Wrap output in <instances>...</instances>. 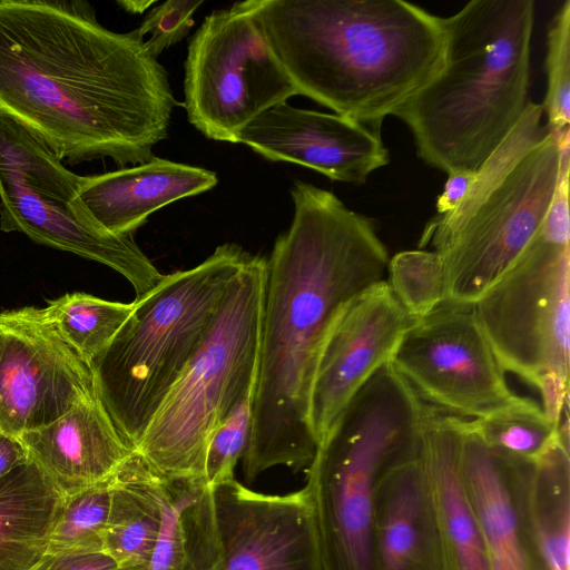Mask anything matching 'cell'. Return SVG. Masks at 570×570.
<instances>
[{"instance_id": "2", "label": "cell", "mask_w": 570, "mask_h": 570, "mask_svg": "<svg viewBox=\"0 0 570 570\" xmlns=\"http://www.w3.org/2000/svg\"><path fill=\"white\" fill-rule=\"evenodd\" d=\"M294 217L266 267L246 483L276 466L305 472L317 444L308 402L317 357L335 318L386 279L390 261L372 219L333 193L297 180Z\"/></svg>"}, {"instance_id": "13", "label": "cell", "mask_w": 570, "mask_h": 570, "mask_svg": "<svg viewBox=\"0 0 570 570\" xmlns=\"http://www.w3.org/2000/svg\"><path fill=\"white\" fill-rule=\"evenodd\" d=\"M89 363L45 308L0 313V432L19 438L95 395Z\"/></svg>"}, {"instance_id": "3", "label": "cell", "mask_w": 570, "mask_h": 570, "mask_svg": "<svg viewBox=\"0 0 570 570\" xmlns=\"http://www.w3.org/2000/svg\"><path fill=\"white\" fill-rule=\"evenodd\" d=\"M298 95L381 129L441 69L442 17L403 0H248Z\"/></svg>"}, {"instance_id": "7", "label": "cell", "mask_w": 570, "mask_h": 570, "mask_svg": "<svg viewBox=\"0 0 570 570\" xmlns=\"http://www.w3.org/2000/svg\"><path fill=\"white\" fill-rule=\"evenodd\" d=\"M267 259L247 254L214 322L135 446L169 481L205 480L209 440L255 386Z\"/></svg>"}, {"instance_id": "6", "label": "cell", "mask_w": 570, "mask_h": 570, "mask_svg": "<svg viewBox=\"0 0 570 570\" xmlns=\"http://www.w3.org/2000/svg\"><path fill=\"white\" fill-rule=\"evenodd\" d=\"M248 252L223 244L197 266L165 275L90 361L96 394L134 451L210 328Z\"/></svg>"}, {"instance_id": "14", "label": "cell", "mask_w": 570, "mask_h": 570, "mask_svg": "<svg viewBox=\"0 0 570 570\" xmlns=\"http://www.w3.org/2000/svg\"><path fill=\"white\" fill-rule=\"evenodd\" d=\"M414 322L386 281L338 314L321 347L309 393L308 423L317 445L360 389L393 358Z\"/></svg>"}, {"instance_id": "16", "label": "cell", "mask_w": 570, "mask_h": 570, "mask_svg": "<svg viewBox=\"0 0 570 570\" xmlns=\"http://www.w3.org/2000/svg\"><path fill=\"white\" fill-rule=\"evenodd\" d=\"M237 144L273 161L298 164L330 179L357 185L390 161L381 129L286 101L250 121L238 134Z\"/></svg>"}, {"instance_id": "10", "label": "cell", "mask_w": 570, "mask_h": 570, "mask_svg": "<svg viewBox=\"0 0 570 570\" xmlns=\"http://www.w3.org/2000/svg\"><path fill=\"white\" fill-rule=\"evenodd\" d=\"M569 236L541 225L474 303L480 327L503 371L535 389L549 375L569 381Z\"/></svg>"}, {"instance_id": "32", "label": "cell", "mask_w": 570, "mask_h": 570, "mask_svg": "<svg viewBox=\"0 0 570 570\" xmlns=\"http://www.w3.org/2000/svg\"><path fill=\"white\" fill-rule=\"evenodd\" d=\"M203 1L168 0L153 8L135 29L144 39L147 51L157 58L165 49L180 41L194 24L193 16Z\"/></svg>"}, {"instance_id": "12", "label": "cell", "mask_w": 570, "mask_h": 570, "mask_svg": "<svg viewBox=\"0 0 570 570\" xmlns=\"http://www.w3.org/2000/svg\"><path fill=\"white\" fill-rule=\"evenodd\" d=\"M392 363L429 405L485 417L518 400L476 317L474 304L444 301L405 332Z\"/></svg>"}, {"instance_id": "33", "label": "cell", "mask_w": 570, "mask_h": 570, "mask_svg": "<svg viewBox=\"0 0 570 570\" xmlns=\"http://www.w3.org/2000/svg\"><path fill=\"white\" fill-rule=\"evenodd\" d=\"M29 570H119L105 552L63 551L45 553Z\"/></svg>"}, {"instance_id": "36", "label": "cell", "mask_w": 570, "mask_h": 570, "mask_svg": "<svg viewBox=\"0 0 570 570\" xmlns=\"http://www.w3.org/2000/svg\"><path fill=\"white\" fill-rule=\"evenodd\" d=\"M117 3L128 12L131 13H141L146 9H148L155 1H144V0H120Z\"/></svg>"}, {"instance_id": "24", "label": "cell", "mask_w": 570, "mask_h": 570, "mask_svg": "<svg viewBox=\"0 0 570 570\" xmlns=\"http://www.w3.org/2000/svg\"><path fill=\"white\" fill-rule=\"evenodd\" d=\"M159 476L132 451L112 478L104 549L119 570H145L160 523Z\"/></svg>"}, {"instance_id": "31", "label": "cell", "mask_w": 570, "mask_h": 570, "mask_svg": "<svg viewBox=\"0 0 570 570\" xmlns=\"http://www.w3.org/2000/svg\"><path fill=\"white\" fill-rule=\"evenodd\" d=\"M254 390L255 386L246 392L209 440L205 479L210 489L236 480L235 468L245 454L250 435Z\"/></svg>"}, {"instance_id": "21", "label": "cell", "mask_w": 570, "mask_h": 570, "mask_svg": "<svg viewBox=\"0 0 570 570\" xmlns=\"http://www.w3.org/2000/svg\"><path fill=\"white\" fill-rule=\"evenodd\" d=\"M464 420L434 407L425 432L424 459L435 497L445 570H491L462 473Z\"/></svg>"}, {"instance_id": "15", "label": "cell", "mask_w": 570, "mask_h": 570, "mask_svg": "<svg viewBox=\"0 0 570 570\" xmlns=\"http://www.w3.org/2000/svg\"><path fill=\"white\" fill-rule=\"evenodd\" d=\"M212 492L220 570H318L303 488L267 494L234 480Z\"/></svg>"}, {"instance_id": "27", "label": "cell", "mask_w": 570, "mask_h": 570, "mask_svg": "<svg viewBox=\"0 0 570 570\" xmlns=\"http://www.w3.org/2000/svg\"><path fill=\"white\" fill-rule=\"evenodd\" d=\"M132 306L76 292L49 301L43 308L62 337L89 363L112 340Z\"/></svg>"}, {"instance_id": "30", "label": "cell", "mask_w": 570, "mask_h": 570, "mask_svg": "<svg viewBox=\"0 0 570 570\" xmlns=\"http://www.w3.org/2000/svg\"><path fill=\"white\" fill-rule=\"evenodd\" d=\"M547 92L541 105L547 126L558 132L570 122V0L553 16L547 33Z\"/></svg>"}, {"instance_id": "28", "label": "cell", "mask_w": 570, "mask_h": 570, "mask_svg": "<svg viewBox=\"0 0 570 570\" xmlns=\"http://www.w3.org/2000/svg\"><path fill=\"white\" fill-rule=\"evenodd\" d=\"M112 478L65 497L51 528L46 553L63 551L104 552Z\"/></svg>"}, {"instance_id": "4", "label": "cell", "mask_w": 570, "mask_h": 570, "mask_svg": "<svg viewBox=\"0 0 570 570\" xmlns=\"http://www.w3.org/2000/svg\"><path fill=\"white\" fill-rule=\"evenodd\" d=\"M533 0H472L442 18L440 71L393 114L417 156L448 175L475 173L529 102Z\"/></svg>"}, {"instance_id": "17", "label": "cell", "mask_w": 570, "mask_h": 570, "mask_svg": "<svg viewBox=\"0 0 570 570\" xmlns=\"http://www.w3.org/2000/svg\"><path fill=\"white\" fill-rule=\"evenodd\" d=\"M530 463L494 451L464 420L462 473L491 570H548L527 512L524 480Z\"/></svg>"}, {"instance_id": "20", "label": "cell", "mask_w": 570, "mask_h": 570, "mask_svg": "<svg viewBox=\"0 0 570 570\" xmlns=\"http://www.w3.org/2000/svg\"><path fill=\"white\" fill-rule=\"evenodd\" d=\"M217 181L208 169L154 157L134 167L82 176L78 198L100 227L132 236L157 209L209 190Z\"/></svg>"}, {"instance_id": "22", "label": "cell", "mask_w": 570, "mask_h": 570, "mask_svg": "<svg viewBox=\"0 0 570 570\" xmlns=\"http://www.w3.org/2000/svg\"><path fill=\"white\" fill-rule=\"evenodd\" d=\"M158 498L159 530L145 570H220L213 492L206 481L159 476Z\"/></svg>"}, {"instance_id": "1", "label": "cell", "mask_w": 570, "mask_h": 570, "mask_svg": "<svg viewBox=\"0 0 570 570\" xmlns=\"http://www.w3.org/2000/svg\"><path fill=\"white\" fill-rule=\"evenodd\" d=\"M175 100L135 30L111 31L79 0H0V111L71 164H144Z\"/></svg>"}, {"instance_id": "35", "label": "cell", "mask_w": 570, "mask_h": 570, "mask_svg": "<svg viewBox=\"0 0 570 570\" xmlns=\"http://www.w3.org/2000/svg\"><path fill=\"white\" fill-rule=\"evenodd\" d=\"M26 460L28 454L21 441L0 432V479Z\"/></svg>"}, {"instance_id": "9", "label": "cell", "mask_w": 570, "mask_h": 570, "mask_svg": "<svg viewBox=\"0 0 570 570\" xmlns=\"http://www.w3.org/2000/svg\"><path fill=\"white\" fill-rule=\"evenodd\" d=\"M561 131L533 146L466 210L429 222L420 248L430 244L441 257L445 301L474 304L537 234L559 180Z\"/></svg>"}, {"instance_id": "18", "label": "cell", "mask_w": 570, "mask_h": 570, "mask_svg": "<svg viewBox=\"0 0 570 570\" xmlns=\"http://www.w3.org/2000/svg\"><path fill=\"white\" fill-rule=\"evenodd\" d=\"M373 570H445L432 481L423 453L381 478L372 522Z\"/></svg>"}, {"instance_id": "8", "label": "cell", "mask_w": 570, "mask_h": 570, "mask_svg": "<svg viewBox=\"0 0 570 570\" xmlns=\"http://www.w3.org/2000/svg\"><path fill=\"white\" fill-rule=\"evenodd\" d=\"M81 180L43 139L0 111V229L101 263L141 297L165 275L131 235L111 234L90 217L78 198Z\"/></svg>"}, {"instance_id": "25", "label": "cell", "mask_w": 570, "mask_h": 570, "mask_svg": "<svg viewBox=\"0 0 570 570\" xmlns=\"http://www.w3.org/2000/svg\"><path fill=\"white\" fill-rule=\"evenodd\" d=\"M524 499L547 569L570 570V454L559 441L529 464Z\"/></svg>"}, {"instance_id": "11", "label": "cell", "mask_w": 570, "mask_h": 570, "mask_svg": "<svg viewBox=\"0 0 570 570\" xmlns=\"http://www.w3.org/2000/svg\"><path fill=\"white\" fill-rule=\"evenodd\" d=\"M184 90L189 122L233 144L262 112L298 95L261 23L238 2L213 11L194 33Z\"/></svg>"}, {"instance_id": "5", "label": "cell", "mask_w": 570, "mask_h": 570, "mask_svg": "<svg viewBox=\"0 0 570 570\" xmlns=\"http://www.w3.org/2000/svg\"><path fill=\"white\" fill-rule=\"evenodd\" d=\"M432 412L389 361L317 445L303 489L318 570H373L377 484L389 469L423 453Z\"/></svg>"}, {"instance_id": "23", "label": "cell", "mask_w": 570, "mask_h": 570, "mask_svg": "<svg viewBox=\"0 0 570 570\" xmlns=\"http://www.w3.org/2000/svg\"><path fill=\"white\" fill-rule=\"evenodd\" d=\"M63 500L29 458L0 479V570H29L45 556Z\"/></svg>"}, {"instance_id": "34", "label": "cell", "mask_w": 570, "mask_h": 570, "mask_svg": "<svg viewBox=\"0 0 570 570\" xmlns=\"http://www.w3.org/2000/svg\"><path fill=\"white\" fill-rule=\"evenodd\" d=\"M474 173H456L448 175L443 191L436 199L438 215L451 213L466 195Z\"/></svg>"}, {"instance_id": "19", "label": "cell", "mask_w": 570, "mask_h": 570, "mask_svg": "<svg viewBox=\"0 0 570 570\" xmlns=\"http://www.w3.org/2000/svg\"><path fill=\"white\" fill-rule=\"evenodd\" d=\"M18 439L63 497L108 480L132 453L97 394Z\"/></svg>"}, {"instance_id": "29", "label": "cell", "mask_w": 570, "mask_h": 570, "mask_svg": "<svg viewBox=\"0 0 570 570\" xmlns=\"http://www.w3.org/2000/svg\"><path fill=\"white\" fill-rule=\"evenodd\" d=\"M386 283L413 318L428 315L445 301L443 266L434 250H403L390 258Z\"/></svg>"}, {"instance_id": "26", "label": "cell", "mask_w": 570, "mask_h": 570, "mask_svg": "<svg viewBox=\"0 0 570 570\" xmlns=\"http://www.w3.org/2000/svg\"><path fill=\"white\" fill-rule=\"evenodd\" d=\"M470 424L494 451L528 462L538 461L558 441L559 424L535 401L522 396Z\"/></svg>"}]
</instances>
